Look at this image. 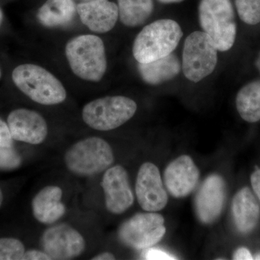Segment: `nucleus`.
Instances as JSON below:
<instances>
[{
  "label": "nucleus",
  "instance_id": "nucleus-11",
  "mask_svg": "<svg viewBox=\"0 0 260 260\" xmlns=\"http://www.w3.org/2000/svg\"><path fill=\"white\" fill-rule=\"evenodd\" d=\"M108 211L119 215L134 203V194L130 186L127 172L120 165L107 169L102 181Z\"/></svg>",
  "mask_w": 260,
  "mask_h": 260
},
{
  "label": "nucleus",
  "instance_id": "nucleus-37",
  "mask_svg": "<svg viewBox=\"0 0 260 260\" xmlns=\"http://www.w3.org/2000/svg\"><path fill=\"white\" fill-rule=\"evenodd\" d=\"M0 78H1V70H0Z\"/></svg>",
  "mask_w": 260,
  "mask_h": 260
},
{
  "label": "nucleus",
  "instance_id": "nucleus-20",
  "mask_svg": "<svg viewBox=\"0 0 260 260\" xmlns=\"http://www.w3.org/2000/svg\"><path fill=\"white\" fill-rule=\"evenodd\" d=\"M236 106L244 121L255 123L260 121V80L251 82L238 92Z\"/></svg>",
  "mask_w": 260,
  "mask_h": 260
},
{
  "label": "nucleus",
  "instance_id": "nucleus-30",
  "mask_svg": "<svg viewBox=\"0 0 260 260\" xmlns=\"http://www.w3.org/2000/svg\"><path fill=\"white\" fill-rule=\"evenodd\" d=\"M115 259V256L114 254L111 252L101 253V254H98V255L94 256L93 260H114Z\"/></svg>",
  "mask_w": 260,
  "mask_h": 260
},
{
  "label": "nucleus",
  "instance_id": "nucleus-27",
  "mask_svg": "<svg viewBox=\"0 0 260 260\" xmlns=\"http://www.w3.org/2000/svg\"><path fill=\"white\" fill-rule=\"evenodd\" d=\"M23 260H50L51 257L47 254H46L44 251L36 250V249H32L25 251L24 253Z\"/></svg>",
  "mask_w": 260,
  "mask_h": 260
},
{
  "label": "nucleus",
  "instance_id": "nucleus-26",
  "mask_svg": "<svg viewBox=\"0 0 260 260\" xmlns=\"http://www.w3.org/2000/svg\"><path fill=\"white\" fill-rule=\"evenodd\" d=\"M144 257L145 259L154 260H165V259H177L175 256L168 254L166 251L160 250L158 249H148L145 253Z\"/></svg>",
  "mask_w": 260,
  "mask_h": 260
},
{
  "label": "nucleus",
  "instance_id": "nucleus-9",
  "mask_svg": "<svg viewBox=\"0 0 260 260\" xmlns=\"http://www.w3.org/2000/svg\"><path fill=\"white\" fill-rule=\"evenodd\" d=\"M43 250L51 259H72L83 254L85 242L76 229L68 224L49 228L41 239Z\"/></svg>",
  "mask_w": 260,
  "mask_h": 260
},
{
  "label": "nucleus",
  "instance_id": "nucleus-16",
  "mask_svg": "<svg viewBox=\"0 0 260 260\" xmlns=\"http://www.w3.org/2000/svg\"><path fill=\"white\" fill-rule=\"evenodd\" d=\"M62 190L56 186H47L39 191L32 202V214L38 221L52 224L64 215L66 208L61 203Z\"/></svg>",
  "mask_w": 260,
  "mask_h": 260
},
{
  "label": "nucleus",
  "instance_id": "nucleus-13",
  "mask_svg": "<svg viewBox=\"0 0 260 260\" xmlns=\"http://www.w3.org/2000/svg\"><path fill=\"white\" fill-rule=\"evenodd\" d=\"M8 124L13 140L17 141L39 145L47 137V121L35 111L15 109L8 116Z\"/></svg>",
  "mask_w": 260,
  "mask_h": 260
},
{
  "label": "nucleus",
  "instance_id": "nucleus-36",
  "mask_svg": "<svg viewBox=\"0 0 260 260\" xmlns=\"http://www.w3.org/2000/svg\"><path fill=\"white\" fill-rule=\"evenodd\" d=\"M78 1H80V3H83V2L92 1V0H78Z\"/></svg>",
  "mask_w": 260,
  "mask_h": 260
},
{
  "label": "nucleus",
  "instance_id": "nucleus-31",
  "mask_svg": "<svg viewBox=\"0 0 260 260\" xmlns=\"http://www.w3.org/2000/svg\"><path fill=\"white\" fill-rule=\"evenodd\" d=\"M160 3H164V4H173V3H179L184 0H158Z\"/></svg>",
  "mask_w": 260,
  "mask_h": 260
},
{
  "label": "nucleus",
  "instance_id": "nucleus-12",
  "mask_svg": "<svg viewBox=\"0 0 260 260\" xmlns=\"http://www.w3.org/2000/svg\"><path fill=\"white\" fill-rule=\"evenodd\" d=\"M226 196L225 181L220 176L207 177L195 199V208L202 223H212L220 216Z\"/></svg>",
  "mask_w": 260,
  "mask_h": 260
},
{
  "label": "nucleus",
  "instance_id": "nucleus-4",
  "mask_svg": "<svg viewBox=\"0 0 260 260\" xmlns=\"http://www.w3.org/2000/svg\"><path fill=\"white\" fill-rule=\"evenodd\" d=\"M199 21L218 51H227L234 47L237 26L231 0H201Z\"/></svg>",
  "mask_w": 260,
  "mask_h": 260
},
{
  "label": "nucleus",
  "instance_id": "nucleus-34",
  "mask_svg": "<svg viewBox=\"0 0 260 260\" xmlns=\"http://www.w3.org/2000/svg\"><path fill=\"white\" fill-rule=\"evenodd\" d=\"M3 192H2L1 189H0V206H1L2 203H3Z\"/></svg>",
  "mask_w": 260,
  "mask_h": 260
},
{
  "label": "nucleus",
  "instance_id": "nucleus-29",
  "mask_svg": "<svg viewBox=\"0 0 260 260\" xmlns=\"http://www.w3.org/2000/svg\"><path fill=\"white\" fill-rule=\"evenodd\" d=\"M233 259L236 260H251L254 259V256L251 251L246 247H240L234 252Z\"/></svg>",
  "mask_w": 260,
  "mask_h": 260
},
{
  "label": "nucleus",
  "instance_id": "nucleus-23",
  "mask_svg": "<svg viewBox=\"0 0 260 260\" xmlns=\"http://www.w3.org/2000/svg\"><path fill=\"white\" fill-rule=\"evenodd\" d=\"M23 243L13 238L0 239V260L22 259L25 253Z\"/></svg>",
  "mask_w": 260,
  "mask_h": 260
},
{
  "label": "nucleus",
  "instance_id": "nucleus-32",
  "mask_svg": "<svg viewBox=\"0 0 260 260\" xmlns=\"http://www.w3.org/2000/svg\"><path fill=\"white\" fill-rule=\"evenodd\" d=\"M255 64L258 71H259V73H260V53L259 55H258L257 58H256Z\"/></svg>",
  "mask_w": 260,
  "mask_h": 260
},
{
  "label": "nucleus",
  "instance_id": "nucleus-8",
  "mask_svg": "<svg viewBox=\"0 0 260 260\" xmlns=\"http://www.w3.org/2000/svg\"><path fill=\"white\" fill-rule=\"evenodd\" d=\"M164 217L155 212L138 213L121 225L119 237L135 249H148L160 242L167 232Z\"/></svg>",
  "mask_w": 260,
  "mask_h": 260
},
{
  "label": "nucleus",
  "instance_id": "nucleus-21",
  "mask_svg": "<svg viewBox=\"0 0 260 260\" xmlns=\"http://www.w3.org/2000/svg\"><path fill=\"white\" fill-rule=\"evenodd\" d=\"M117 6L119 20L129 28L144 24L154 9L153 0H118Z\"/></svg>",
  "mask_w": 260,
  "mask_h": 260
},
{
  "label": "nucleus",
  "instance_id": "nucleus-5",
  "mask_svg": "<svg viewBox=\"0 0 260 260\" xmlns=\"http://www.w3.org/2000/svg\"><path fill=\"white\" fill-rule=\"evenodd\" d=\"M114 160V153L106 140L90 137L70 147L64 155V162L70 172L90 177L109 169Z\"/></svg>",
  "mask_w": 260,
  "mask_h": 260
},
{
  "label": "nucleus",
  "instance_id": "nucleus-33",
  "mask_svg": "<svg viewBox=\"0 0 260 260\" xmlns=\"http://www.w3.org/2000/svg\"><path fill=\"white\" fill-rule=\"evenodd\" d=\"M3 12L1 8H0V27H1L2 23H3Z\"/></svg>",
  "mask_w": 260,
  "mask_h": 260
},
{
  "label": "nucleus",
  "instance_id": "nucleus-3",
  "mask_svg": "<svg viewBox=\"0 0 260 260\" xmlns=\"http://www.w3.org/2000/svg\"><path fill=\"white\" fill-rule=\"evenodd\" d=\"M12 78L19 90L37 104L56 105L66 99L67 91L62 83L39 65H19L13 70Z\"/></svg>",
  "mask_w": 260,
  "mask_h": 260
},
{
  "label": "nucleus",
  "instance_id": "nucleus-24",
  "mask_svg": "<svg viewBox=\"0 0 260 260\" xmlns=\"http://www.w3.org/2000/svg\"><path fill=\"white\" fill-rule=\"evenodd\" d=\"M21 158L12 147H0V169L13 170L20 167Z\"/></svg>",
  "mask_w": 260,
  "mask_h": 260
},
{
  "label": "nucleus",
  "instance_id": "nucleus-7",
  "mask_svg": "<svg viewBox=\"0 0 260 260\" xmlns=\"http://www.w3.org/2000/svg\"><path fill=\"white\" fill-rule=\"evenodd\" d=\"M218 63V49L208 34L194 31L184 42L181 70L186 79L198 83L213 73Z\"/></svg>",
  "mask_w": 260,
  "mask_h": 260
},
{
  "label": "nucleus",
  "instance_id": "nucleus-17",
  "mask_svg": "<svg viewBox=\"0 0 260 260\" xmlns=\"http://www.w3.org/2000/svg\"><path fill=\"white\" fill-rule=\"evenodd\" d=\"M232 213L236 226L241 233L247 234L255 229L259 220L260 208L249 187L242 188L234 196Z\"/></svg>",
  "mask_w": 260,
  "mask_h": 260
},
{
  "label": "nucleus",
  "instance_id": "nucleus-28",
  "mask_svg": "<svg viewBox=\"0 0 260 260\" xmlns=\"http://www.w3.org/2000/svg\"><path fill=\"white\" fill-rule=\"evenodd\" d=\"M251 184L253 191L260 203V169H256L251 174Z\"/></svg>",
  "mask_w": 260,
  "mask_h": 260
},
{
  "label": "nucleus",
  "instance_id": "nucleus-14",
  "mask_svg": "<svg viewBox=\"0 0 260 260\" xmlns=\"http://www.w3.org/2000/svg\"><path fill=\"white\" fill-rule=\"evenodd\" d=\"M200 179V171L194 160L182 155L168 165L164 182L168 191L176 198H185L194 190Z\"/></svg>",
  "mask_w": 260,
  "mask_h": 260
},
{
  "label": "nucleus",
  "instance_id": "nucleus-6",
  "mask_svg": "<svg viewBox=\"0 0 260 260\" xmlns=\"http://www.w3.org/2000/svg\"><path fill=\"white\" fill-rule=\"evenodd\" d=\"M138 109L136 102L122 95L106 96L88 103L83 107L84 122L92 129L109 131L131 119Z\"/></svg>",
  "mask_w": 260,
  "mask_h": 260
},
{
  "label": "nucleus",
  "instance_id": "nucleus-15",
  "mask_svg": "<svg viewBox=\"0 0 260 260\" xmlns=\"http://www.w3.org/2000/svg\"><path fill=\"white\" fill-rule=\"evenodd\" d=\"M77 13L82 23L96 34L110 31L119 19L117 5L109 0H92L78 3Z\"/></svg>",
  "mask_w": 260,
  "mask_h": 260
},
{
  "label": "nucleus",
  "instance_id": "nucleus-18",
  "mask_svg": "<svg viewBox=\"0 0 260 260\" xmlns=\"http://www.w3.org/2000/svg\"><path fill=\"white\" fill-rule=\"evenodd\" d=\"M138 72L148 85H158L175 78L181 70V63L177 56L170 54L148 63H138Z\"/></svg>",
  "mask_w": 260,
  "mask_h": 260
},
{
  "label": "nucleus",
  "instance_id": "nucleus-25",
  "mask_svg": "<svg viewBox=\"0 0 260 260\" xmlns=\"http://www.w3.org/2000/svg\"><path fill=\"white\" fill-rule=\"evenodd\" d=\"M13 144V138L9 126L0 118V147H12Z\"/></svg>",
  "mask_w": 260,
  "mask_h": 260
},
{
  "label": "nucleus",
  "instance_id": "nucleus-35",
  "mask_svg": "<svg viewBox=\"0 0 260 260\" xmlns=\"http://www.w3.org/2000/svg\"><path fill=\"white\" fill-rule=\"evenodd\" d=\"M254 259H260V254H257V255L254 256Z\"/></svg>",
  "mask_w": 260,
  "mask_h": 260
},
{
  "label": "nucleus",
  "instance_id": "nucleus-10",
  "mask_svg": "<svg viewBox=\"0 0 260 260\" xmlns=\"http://www.w3.org/2000/svg\"><path fill=\"white\" fill-rule=\"evenodd\" d=\"M135 192L142 209L157 212L167 206L169 198L162 185L158 168L147 162L140 167L137 176Z\"/></svg>",
  "mask_w": 260,
  "mask_h": 260
},
{
  "label": "nucleus",
  "instance_id": "nucleus-2",
  "mask_svg": "<svg viewBox=\"0 0 260 260\" xmlns=\"http://www.w3.org/2000/svg\"><path fill=\"white\" fill-rule=\"evenodd\" d=\"M183 32L179 24L160 19L145 25L133 43V54L138 63H148L165 57L179 45Z\"/></svg>",
  "mask_w": 260,
  "mask_h": 260
},
{
  "label": "nucleus",
  "instance_id": "nucleus-1",
  "mask_svg": "<svg viewBox=\"0 0 260 260\" xmlns=\"http://www.w3.org/2000/svg\"><path fill=\"white\" fill-rule=\"evenodd\" d=\"M70 69L80 79L99 82L107 70L105 46L100 37L91 34L73 38L65 46Z\"/></svg>",
  "mask_w": 260,
  "mask_h": 260
},
{
  "label": "nucleus",
  "instance_id": "nucleus-19",
  "mask_svg": "<svg viewBox=\"0 0 260 260\" xmlns=\"http://www.w3.org/2000/svg\"><path fill=\"white\" fill-rule=\"evenodd\" d=\"M76 14L75 0H47L39 8L37 19L43 26L55 28L71 23Z\"/></svg>",
  "mask_w": 260,
  "mask_h": 260
},
{
  "label": "nucleus",
  "instance_id": "nucleus-22",
  "mask_svg": "<svg viewBox=\"0 0 260 260\" xmlns=\"http://www.w3.org/2000/svg\"><path fill=\"white\" fill-rule=\"evenodd\" d=\"M235 5L244 23L251 25L260 23V0H235Z\"/></svg>",
  "mask_w": 260,
  "mask_h": 260
}]
</instances>
